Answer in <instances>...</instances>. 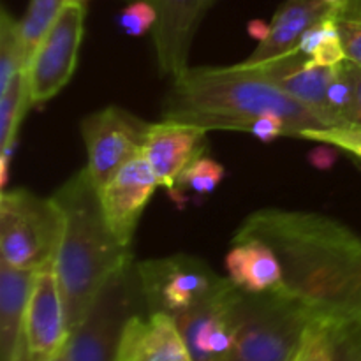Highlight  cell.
Wrapping results in <instances>:
<instances>
[{
  "mask_svg": "<svg viewBox=\"0 0 361 361\" xmlns=\"http://www.w3.org/2000/svg\"><path fill=\"white\" fill-rule=\"evenodd\" d=\"M157 11L154 49L159 73L171 80L189 69V51L207 6L200 0H150Z\"/></svg>",
  "mask_w": 361,
  "mask_h": 361,
  "instance_id": "4fadbf2b",
  "label": "cell"
},
{
  "mask_svg": "<svg viewBox=\"0 0 361 361\" xmlns=\"http://www.w3.org/2000/svg\"><path fill=\"white\" fill-rule=\"evenodd\" d=\"M326 319V317H324ZM330 323L334 361H361V331L345 324Z\"/></svg>",
  "mask_w": 361,
  "mask_h": 361,
  "instance_id": "4316f807",
  "label": "cell"
},
{
  "mask_svg": "<svg viewBox=\"0 0 361 361\" xmlns=\"http://www.w3.org/2000/svg\"><path fill=\"white\" fill-rule=\"evenodd\" d=\"M208 129L192 123L162 120L152 123L143 155L162 187L171 192L178 176L207 150Z\"/></svg>",
  "mask_w": 361,
  "mask_h": 361,
  "instance_id": "5bb4252c",
  "label": "cell"
},
{
  "mask_svg": "<svg viewBox=\"0 0 361 361\" xmlns=\"http://www.w3.org/2000/svg\"><path fill=\"white\" fill-rule=\"evenodd\" d=\"M349 73H351L353 83H355V99H356V111H355V123L353 126L361 129V67L355 66L348 60Z\"/></svg>",
  "mask_w": 361,
  "mask_h": 361,
  "instance_id": "4dcf8cb0",
  "label": "cell"
},
{
  "mask_svg": "<svg viewBox=\"0 0 361 361\" xmlns=\"http://www.w3.org/2000/svg\"><path fill=\"white\" fill-rule=\"evenodd\" d=\"M63 6H66V0H30L27 13L20 21L25 69L44 35L60 16Z\"/></svg>",
  "mask_w": 361,
  "mask_h": 361,
  "instance_id": "44dd1931",
  "label": "cell"
},
{
  "mask_svg": "<svg viewBox=\"0 0 361 361\" xmlns=\"http://www.w3.org/2000/svg\"><path fill=\"white\" fill-rule=\"evenodd\" d=\"M83 4L66 2L60 16L32 55L27 69H23L32 106L48 102L71 81L83 41Z\"/></svg>",
  "mask_w": 361,
  "mask_h": 361,
  "instance_id": "9c48e42d",
  "label": "cell"
},
{
  "mask_svg": "<svg viewBox=\"0 0 361 361\" xmlns=\"http://www.w3.org/2000/svg\"><path fill=\"white\" fill-rule=\"evenodd\" d=\"M224 176L226 169L221 162L207 157V155H201L178 176L175 187L169 194L178 204H183L187 196H210L217 189L219 183L224 180Z\"/></svg>",
  "mask_w": 361,
  "mask_h": 361,
  "instance_id": "ffe728a7",
  "label": "cell"
},
{
  "mask_svg": "<svg viewBox=\"0 0 361 361\" xmlns=\"http://www.w3.org/2000/svg\"><path fill=\"white\" fill-rule=\"evenodd\" d=\"M338 159V148L334 145L323 143L321 147H317L316 150L310 152L309 161L312 162L314 168L317 169H330L331 166L337 162Z\"/></svg>",
  "mask_w": 361,
  "mask_h": 361,
  "instance_id": "f546056e",
  "label": "cell"
},
{
  "mask_svg": "<svg viewBox=\"0 0 361 361\" xmlns=\"http://www.w3.org/2000/svg\"><path fill=\"white\" fill-rule=\"evenodd\" d=\"M136 270L147 312H166L171 317L207 302L233 282L190 254L141 261Z\"/></svg>",
  "mask_w": 361,
  "mask_h": 361,
  "instance_id": "52a82bcc",
  "label": "cell"
},
{
  "mask_svg": "<svg viewBox=\"0 0 361 361\" xmlns=\"http://www.w3.org/2000/svg\"><path fill=\"white\" fill-rule=\"evenodd\" d=\"M147 310L136 264L130 263L99 291L80 326L69 335V361H115L123 326L134 314Z\"/></svg>",
  "mask_w": 361,
  "mask_h": 361,
  "instance_id": "8992f818",
  "label": "cell"
},
{
  "mask_svg": "<svg viewBox=\"0 0 361 361\" xmlns=\"http://www.w3.org/2000/svg\"><path fill=\"white\" fill-rule=\"evenodd\" d=\"M0 171H2L0 183H2V187H6L7 178H9V157H6V155H0Z\"/></svg>",
  "mask_w": 361,
  "mask_h": 361,
  "instance_id": "d6a6232c",
  "label": "cell"
},
{
  "mask_svg": "<svg viewBox=\"0 0 361 361\" xmlns=\"http://www.w3.org/2000/svg\"><path fill=\"white\" fill-rule=\"evenodd\" d=\"M66 309L55 263L35 271L23 324V342L34 361L48 360L69 341Z\"/></svg>",
  "mask_w": 361,
  "mask_h": 361,
  "instance_id": "8fae6325",
  "label": "cell"
},
{
  "mask_svg": "<svg viewBox=\"0 0 361 361\" xmlns=\"http://www.w3.org/2000/svg\"><path fill=\"white\" fill-rule=\"evenodd\" d=\"M42 361H69V356H67V344L66 348L60 349L59 353H55V355L49 356L48 360H42Z\"/></svg>",
  "mask_w": 361,
  "mask_h": 361,
  "instance_id": "e575fe53",
  "label": "cell"
},
{
  "mask_svg": "<svg viewBox=\"0 0 361 361\" xmlns=\"http://www.w3.org/2000/svg\"><path fill=\"white\" fill-rule=\"evenodd\" d=\"M293 361H334L330 323L317 314L307 326Z\"/></svg>",
  "mask_w": 361,
  "mask_h": 361,
  "instance_id": "cb8c5ba5",
  "label": "cell"
},
{
  "mask_svg": "<svg viewBox=\"0 0 361 361\" xmlns=\"http://www.w3.org/2000/svg\"><path fill=\"white\" fill-rule=\"evenodd\" d=\"M324 2H326V4H331V6H334V4L342 2V0H324Z\"/></svg>",
  "mask_w": 361,
  "mask_h": 361,
  "instance_id": "8d00e7d4",
  "label": "cell"
},
{
  "mask_svg": "<svg viewBox=\"0 0 361 361\" xmlns=\"http://www.w3.org/2000/svg\"><path fill=\"white\" fill-rule=\"evenodd\" d=\"M63 231V214L55 197L27 189L0 196V261L21 270L55 263Z\"/></svg>",
  "mask_w": 361,
  "mask_h": 361,
  "instance_id": "5b68a950",
  "label": "cell"
},
{
  "mask_svg": "<svg viewBox=\"0 0 361 361\" xmlns=\"http://www.w3.org/2000/svg\"><path fill=\"white\" fill-rule=\"evenodd\" d=\"M157 23V11L150 0H136L129 4L118 16V27L133 37H141L154 30Z\"/></svg>",
  "mask_w": 361,
  "mask_h": 361,
  "instance_id": "484cf974",
  "label": "cell"
},
{
  "mask_svg": "<svg viewBox=\"0 0 361 361\" xmlns=\"http://www.w3.org/2000/svg\"><path fill=\"white\" fill-rule=\"evenodd\" d=\"M115 361H194L176 321L166 312L134 314L126 323Z\"/></svg>",
  "mask_w": 361,
  "mask_h": 361,
  "instance_id": "9a60e30c",
  "label": "cell"
},
{
  "mask_svg": "<svg viewBox=\"0 0 361 361\" xmlns=\"http://www.w3.org/2000/svg\"><path fill=\"white\" fill-rule=\"evenodd\" d=\"M35 271L0 261V358L13 361L23 342V324Z\"/></svg>",
  "mask_w": 361,
  "mask_h": 361,
  "instance_id": "ac0fdd59",
  "label": "cell"
},
{
  "mask_svg": "<svg viewBox=\"0 0 361 361\" xmlns=\"http://www.w3.org/2000/svg\"><path fill=\"white\" fill-rule=\"evenodd\" d=\"M228 277L249 295L284 291V270L281 259L263 240L233 242L226 256Z\"/></svg>",
  "mask_w": 361,
  "mask_h": 361,
  "instance_id": "e0dca14e",
  "label": "cell"
},
{
  "mask_svg": "<svg viewBox=\"0 0 361 361\" xmlns=\"http://www.w3.org/2000/svg\"><path fill=\"white\" fill-rule=\"evenodd\" d=\"M300 140L317 141V143H328L344 150L348 154L361 159V129L355 126H334L321 127V129H305L298 134Z\"/></svg>",
  "mask_w": 361,
  "mask_h": 361,
  "instance_id": "d4e9b609",
  "label": "cell"
},
{
  "mask_svg": "<svg viewBox=\"0 0 361 361\" xmlns=\"http://www.w3.org/2000/svg\"><path fill=\"white\" fill-rule=\"evenodd\" d=\"M66 2H76V4H85L87 0H66Z\"/></svg>",
  "mask_w": 361,
  "mask_h": 361,
  "instance_id": "74e56055",
  "label": "cell"
},
{
  "mask_svg": "<svg viewBox=\"0 0 361 361\" xmlns=\"http://www.w3.org/2000/svg\"><path fill=\"white\" fill-rule=\"evenodd\" d=\"M345 60L361 67V20H337Z\"/></svg>",
  "mask_w": 361,
  "mask_h": 361,
  "instance_id": "83f0119b",
  "label": "cell"
},
{
  "mask_svg": "<svg viewBox=\"0 0 361 361\" xmlns=\"http://www.w3.org/2000/svg\"><path fill=\"white\" fill-rule=\"evenodd\" d=\"M171 81L162 106L164 120L249 133L257 116L274 113L288 122L291 137L326 127L317 113L282 90L257 63L189 67Z\"/></svg>",
  "mask_w": 361,
  "mask_h": 361,
  "instance_id": "7a4b0ae2",
  "label": "cell"
},
{
  "mask_svg": "<svg viewBox=\"0 0 361 361\" xmlns=\"http://www.w3.org/2000/svg\"><path fill=\"white\" fill-rule=\"evenodd\" d=\"M13 361H34V360H32V356L28 355L27 348H25V342H21V345L18 348V351H16V355H14Z\"/></svg>",
  "mask_w": 361,
  "mask_h": 361,
  "instance_id": "836d02e7",
  "label": "cell"
},
{
  "mask_svg": "<svg viewBox=\"0 0 361 361\" xmlns=\"http://www.w3.org/2000/svg\"><path fill=\"white\" fill-rule=\"evenodd\" d=\"M331 9L334 6L323 0H286L271 20L267 39L259 42L245 62L261 63L295 53L302 35L328 16Z\"/></svg>",
  "mask_w": 361,
  "mask_h": 361,
  "instance_id": "2e32d148",
  "label": "cell"
},
{
  "mask_svg": "<svg viewBox=\"0 0 361 361\" xmlns=\"http://www.w3.org/2000/svg\"><path fill=\"white\" fill-rule=\"evenodd\" d=\"M249 238L277 254L286 293L361 331V238L353 229L316 212L263 208L243 221L233 242Z\"/></svg>",
  "mask_w": 361,
  "mask_h": 361,
  "instance_id": "6da1fadb",
  "label": "cell"
},
{
  "mask_svg": "<svg viewBox=\"0 0 361 361\" xmlns=\"http://www.w3.org/2000/svg\"><path fill=\"white\" fill-rule=\"evenodd\" d=\"M323 2H324V0H323Z\"/></svg>",
  "mask_w": 361,
  "mask_h": 361,
  "instance_id": "f35d334b",
  "label": "cell"
},
{
  "mask_svg": "<svg viewBox=\"0 0 361 361\" xmlns=\"http://www.w3.org/2000/svg\"><path fill=\"white\" fill-rule=\"evenodd\" d=\"M326 101L331 127H345L355 123V83H353L351 73H349L348 60L338 63V66H335L334 76H331L330 85H328Z\"/></svg>",
  "mask_w": 361,
  "mask_h": 361,
  "instance_id": "603a6c76",
  "label": "cell"
},
{
  "mask_svg": "<svg viewBox=\"0 0 361 361\" xmlns=\"http://www.w3.org/2000/svg\"><path fill=\"white\" fill-rule=\"evenodd\" d=\"M316 316L312 307L286 291L245 293L235 345L224 361H293Z\"/></svg>",
  "mask_w": 361,
  "mask_h": 361,
  "instance_id": "277c9868",
  "label": "cell"
},
{
  "mask_svg": "<svg viewBox=\"0 0 361 361\" xmlns=\"http://www.w3.org/2000/svg\"><path fill=\"white\" fill-rule=\"evenodd\" d=\"M25 69L23 42L20 21L14 20L7 9L0 14V94L9 88L14 78Z\"/></svg>",
  "mask_w": 361,
  "mask_h": 361,
  "instance_id": "7402d4cb",
  "label": "cell"
},
{
  "mask_svg": "<svg viewBox=\"0 0 361 361\" xmlns=\"http://www.w3.org/2000/svg\"><path fill=\"white\" fill-rule=\"evenodd\" d=\"M159 185L157 175L141 154L99 189L106 221L123 245L130 247L133 243L137 222Z\"/></svg>",
  "mask_w": 361,
  "mask_h": 361,
  "instance_id": "7c38bea8",
  "label": "cell"
},
{
  "mask_svg": "<svg viewBox=\"0 0 361 361\" xmlns=\"http://www.w3.org/2000/svg\"><path fill=\"white\" fill-rule=\"evenodd\" d=\"M310 60H312V63L321 67H335L338 66V63L345 62V53L341 41V35L324 41L323 44L312 53Z\"/></svg>",
  "mask_w": 361,
  "mask_h": 361,
  "instance_id": "f1b7e54d",
  "label": "cell"
},
{
  "mask_svg": "<svg viewBox=\"0 0 361 361\" xmlns=\"http://www.w3.org/2000/svg\"><path fill=\"white\" fill-rule=\"evenodd\" d=\"M32 108L30 90L25 71H21L4 94H0V155L11 157L18 129Z\"/></svg>",
  "mask_w": 361,
  "mask_h": 361,
  "instance_id": "d6986e66",
  "label": "cell"
},
{
  "mask_svg": "<svg viewBox=\"0 0 361 361\" xmlns=\"http://www.w3.org/2000/svg\"><path fill=\"white\" fill-rule=\"evenodd\" d=\"M201 4H203V6H207V7H210L212 6V2H214V0H200Z\"/></svg>",
  "mask_w": 361,
  "mask_h": 361,
  "instance_id": "d590c367",
  "label": "cell"
},
{
  "mask_svg": "<svg viewBox=\"0 0 361 361\" xmlns=\"http://www.w3.org/2000/svg\"><path fill=\"white\" fill-rule=\"evenodd\" d=\"M247 32H249L250 37H254L256 41L261 42L267 39L268 32H270V25L263 20H252L249 23V27H247Z\"/></svg>",
  "mask_w": 361,
  "mask_h": 361,
  "instance_id": "1f68e13d",
  "label": "cell"
},
{
  "mask_svg": "<svg viewBox=\"0 0 361 361\" xmlns=\"http://www.w3.org/2000/svg\"><path fill=\"white\" fill-rule=\"evenodd\" d=\"M245 291L235 282L187 312L176 321L194 361H224L235 345L242 321Z\"/></svg>",
  "mask_w": 361,
  "mask_h": 361,
  "instance_id": "30bf717a",
  "label": "cell"
},
{
  "mask_svg": "<svg viewBox=\"0 0 361 361\" xmlns=\"http://www.w3.org/2000/svg\"><path fill=\"white\" fill-rule=\"evenodd\" d=\"M63 231L55 259L69 334H73L106 282L133 263L130 247L109 228L101 197L87 168L71 176L55 194Z\"/></svg>",
  "mask_w": 361,
  "mask_h": 361,
  "instance_id": "3957f363",
  "label": "cell"
},
{
  "mask_svg": "<svg viewBox=\"0 0 361 361\" xmlns=\"http://www.w3.org/2000/svg\"><path fill=\"white\" fill-rule=\"evenodd\" d=\"M150 126L120 106H108L85 116L81 134L88 154L87 169L97 190L120 168L143 154Z\"/></svg>",
  "mask_w": 361,
  "mask_h": 361,
  "instance_id": "ba28073f",
  "label": "cell"
}]
</instances>
